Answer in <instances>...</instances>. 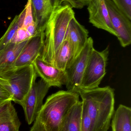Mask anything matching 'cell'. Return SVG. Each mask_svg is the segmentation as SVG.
Instances as JSON below:
<instances>
[{"mask_svg":"<svg viewBox=\"0 0 131 131\" xmlns=\"http://www.w3.org/2000/svg\"><path fill=\"white\" fill-rule=\"evenodd\" d=\"M88 38V31L73 18L69 23L66 39L70 42L75 58L84 47Z\"/></svg>","mask_w":131,"mask_h":131,"instance_id":"4fadbf2b","label":"cell"},{"mask_svg":"<svg viewBox=\"0 0 131 131\" xmlns=\"http://www.w3.org/2000/svg\"><path fill=\"white\" fill-rule=\"evenodd\" d=\"M50 86L42 79L33 84L23 102L26 121L29 125L35 120L43 105V100L47 95Z\"/></svg>","mask_w":131,"mask_h":131,"instance_id":"52a82bcc","label":"cell"},{"mask_svg":"<svg viewBox=\"0 0 131 131\" xmlns=\"http://www.w3.org/2000/svg\"><path fill=\"white\" fill-rule=\"evenodd\" d=\"M92 0H64V2H67L72 8L81 9L88 5Z\"/></svg>","mask_w":131,"mask_h":131,"instance_id":"cb8c5ba5","label":"cell"},{"mask_svg":"<svg viewBox=\"0 0 131 131\" xmlns=\"http://www.w3.org/2000/svg\"><path fill=\"white\" fill-rule=\"evenodd\" d=\"M25 29L27 35L30 38L34 36L38 32L37 29V25L34 21L28 25Z\"/></svg>","mask_w":131,"mask_h":131,"instance_id":"484cf974","label":"cell"},{"mask_svg":"<svg viewBox=\"0 0 131 131\" xmlns=\"http://www.w3.org/2000/svg\"><path fill=\"white\" fill-rule=\"evenodd\" d=\"M75 59L71 45L68 40L65 38L55 54L53 65L61 70L66 71Z\"/></svg>","mask_w":131,"mask_h":131,"instance_id":"2e32d148","label":"cell"},{"mask_svg":"<svg viewBox=\"0 0 131 131\" xmlns=\"http://www.w3.org/2000/svg\"><path fill=\"white\" fill-rule=\"evenodd\" d=\"M117 7L131 20V0H112Z\"/></svg>","mask_w":131,"mask_h":131,"instance_id":"ffe728a7","label":"cell"},{"mask_svg":"<svg viewBox=\"0 0 131 131\" xmlns=\"http://www.w3.org/2000/svg\"><path fill=\"white\" fill-rule=\"evenodd\" d=\"M26 33V29L23 28H18L12 38L11 43H18L29 39Z\"/></svg>","mask_w":131,"mask_h":131,"instance_id":"603a6c76","label":"cell"},{"mask_svg":"<svg viewBox=\"0 0 131 131\" xmlns=\"http://www.w3.org/2000/svg\"><path fill=\"white\" fill-rule=\"evenodd\" d=\"M117 37L122 47L131 43V20L122 12L112 0H105Z\"/></svg>","mask_w":131,"mask_h":131,"instance_id":"ba28073f","label":"cell"},{"mask_svg":"<svg viewBox=\"0 0 131 131\" xmlns=\"http://www.w3.org/2000/svg\"><path fill=\"white\" fill-rule=\"evenodd\" d=\"M80 101L77 92L60 91L48 97L30 131H60L65 116Z\"/></svg>","mask_w":131,"mask_h":131,"instance_id":"6da1fadb","label":"cell"},{"mask_svg":"<svg viewBox=\"0 0 131 131\" xmlns=\"http://www.w3.org/2000/svg\"><path fill=\"white\" fill-rule=\"evenodd\" d=\"M87 6L89 22L97 28L104 30L117 37L105 0H92Z\"/></svg>","mask_w":131,"mask_h":131,"instance_id":"30bf717a","label":"cell"},{"mask_svg":"<svg viewBox=\"0 0 131 131\" xmlns=\"http://www.w3.org/2000/svg\"><path fill=\"white\" fill-rule=\"evenodd\" d=\"M109 54L108 47L101 51H97L95 49L93 50L84 72L81 90H90L99 87L106 74V68Z\"/></svg>","mask_w":131,"mask_h":131,"instance_id":"5b68a950","label":"cell"},{"mask_svg":"<svg viewBox=\"0 0 131 131\" xmlns=\"http://www.w3.org/2000/svg\"><path fill=\"white\" fill-rule=\"evenodd\" d=\"M12 102L0 105V131H19L21 122Z\"/></svg>","mask_w":131,"mask_h":131,"instance_id":"9a60e30c","label":"cell"},{"mask_svg":"<svg viewBox=\"0 0 131 131\" xmlns=\"http://www.w3.org/2000/svg\"><path fill=\"white\" fill-rule=\"evenodd\" d=\"M44 40V31H38L28 39L15 63L14 69L33 64L40 56Z\"/></svg>","mask_w":131,"mask_h":131,"instance_id":"7c38bea8","label":"cell"},{"mask_svg":"<svg viewBox=\"0 0 131 131\" xmlns=\"http://www.w3.org/2000/svg\"><path fill=\"white\" fill-rule=\"evenodd\" d=\"M37 76H40L50 87L61 88L67 82L66 71L61 70L43 60L40 56L33 64Z\"/></svg>","mask_w":131,"mask_h":131,"instance_id":"9c48e42d","label":"cell"},{"mask_svg":"<svg viewBox=\"0 0 131 131\" xmlns=\"http://www.w3.org/2000/svg\"><path fill=\"white\" fill-rule=\"evenodd\" d=\"M74 17V11L69 5H62L53 14L44 31L40 56L43 60L53 65L55 54L65 40L69 23Z\"/></svg>","mask_w":131,"mask_h":131,"instance_id":"3957f363","label":"cell"},{"mask_svg":"<svg viewBox=\"0 0 131 131\" xmlns=\"http://www.w3.org/2000/svg\"><path fill=\"white\" fill-rule=\"evenodd\" d=\"M114 91L107 86L78 92L91 121L92 131H108L114 112Z\"/></svg>","mask_w":131,"mask_h":131,"instance_id":"7a4b0ae2","label":"cell"},{"mask_svg":"<svg viewBox=\"0 0 131 131\" xmlns=\"http://www.w3.org/2000/svg\"><path fill=\"white\" fill-rule=\"evenodd\" d=\"M112 119V131H131L130 108L120 105Z\"/></svg>","mask_w":131,"mask_h":131,"instance_id":"e0dca14e","label":"cell"},{"mask_svg":"<svg viewBox=\"0 0 131 131\" xmlns=\"http://www.w3.org/2000/svg\"><path fill=\"white\" fill-rule=\"evenodd\" d=\"M10 100L12 101V97L9 92L0 85V105Z\"/></svg>","mask_w":131,"mask_h":131,"instance_id":"d4e9b609","label":"cell"},{"mask_svg":"<svg viewBox=\"0 0 131 131\" xmlns=\"http://www.w3.org/2000/svg\"><path fill=\"white\" fill-rule=\"evenodd\" d=\"M64 0H31L34 20L38 31H44L48 21Z\"/></svg>","mask_w":131,"mask_h":131,"instance_id":"8fae6325","label":"cell"},{"mask_svg":"<svg viewBox=\"0 0 131 131\" xmlns=\"http://www.w3.org/2000/svg\"><path fill=\"white\" fill-rule=\"evenodd\" d=\"M28 39L20 43H9L0 51V75L14 69L15 63Z\"/></svg>","mask_w":131,"mask_h":131,"instance_id":"5bb4252c","label":"cell"},{"mask_svg":"<svg viewBox=\"0 0 131 131\" xmlns=\"http://www.w3.org/2000/svg\"><path fill=\"white\" fill-rule=\"evenodd\" d=\"M25 8V14L23 24L21 27L25 29L28 25L34 21L33 17L31 0H28Z\"/></svg>","mask_w":131,"mask_h":131,"instance_id":"44dd1931","label":"cell"},{"mask_svg":"<svg viewBox=\"0 0 131 131\" xmlns=\"http://www.w3.org/2000/svg\"><path fill=\"white\" fill-rule=\"evenodd\" d=\"M37 76L33 64L14 69L0 75V85L9 92L12 101L22 106Z\"/></svg>","mask_w":131,"mask_h":131,"instance_id":"277c9868","label":"cell"},{"mask_svg":"<svg viewBox=\"0 0 131 131\" xmlns=\"http://www.w3.org/2000/svg\"><path fill=\"white\" fill-rule=\"evenodd\" d=\"M81 131H92V122L86 110L82 105Z\"/></svg>","mask_w":131,"mask_h":131,"instance_id":"7402d4cb","label":"cell"},{"mask_svg":"<svg viewBox=\"0 0 131 131\" xmlns=\"http://www.w3.org/2000/svg\"><path fill=\"white\" fill-rule=\"evenodd\" d=\"M25 14L24 8L20 14L15 16L4 34L0 38V51L11 43L17 30L21 27L24 21Z\"/></svg>","mask_w":131,"mask_h":131,"instance_id":"d6986e66","label":"cell"},{"mask_svg":"<svg viewBox=\"0 0 131 131\" xmlns=\"http://www.w3.org/2000/svg\"><path fill=\"white\" fill-rule=\"evenodd\" d=\"M94 49L92 38L88 37L84 48L75 58L70 66L66 70L68 91L78 93L81 90V83L84 72L89 57Z\"/></svg>","mask_w":131,"mask_h":131,"instance_id":"8992f818","label":"cell"},{"mask_svg":"<svg viewBox=\"0 0 131 131\" xmlns=\"http://www.w3.org/2000/svg\"><path fill=\"white\" fill-rule=\"evenodd\" d=\"M82 102L79 101L69 110L60 131H81Z\"/></svg>","mask_w":131,"mask_h":131,"instance_id":"ac0fdd59","label":"cell"}]
</instances>
